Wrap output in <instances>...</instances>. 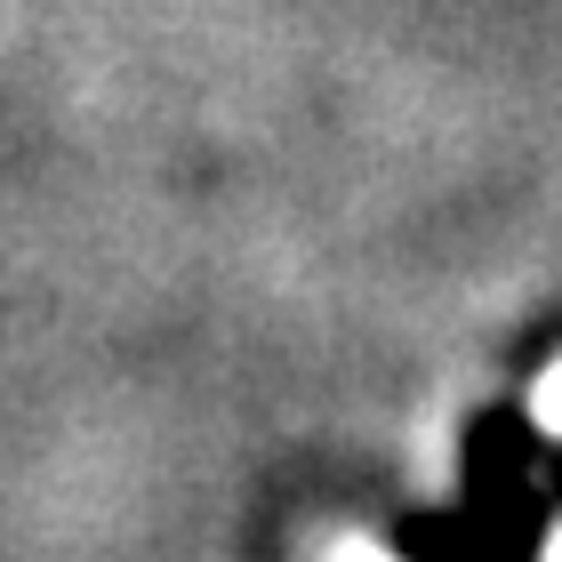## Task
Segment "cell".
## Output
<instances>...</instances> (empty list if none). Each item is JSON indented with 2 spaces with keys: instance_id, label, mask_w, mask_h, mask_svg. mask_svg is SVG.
I'll list each match as a JSON object with an SVG mask.
<instances>
[{
  "instance_id": "6da1fadb",
  "label": "cell",
  "mask_w": 562,
  "mask_h": 562,
  "mask_svg": "<svg viewBox=\"0 0 562 562\" xmlns=\"http://www.w3.org/2000/svg\"><path fill=\"white\" fill-rule=\"evenodd\" d=\"M530 418H539L547 434H562V362L539 378V386H530Z\"/></svg>"
},
{
  "instance_id": "7a4b0ae2",
  "label": "cell",
  "mask_w": 562,
  "mask_h": 562,
  "mask_svg": "<svg viewBox=\"0 0 562 562\" xmlns=\"http://www.w3.org/2000/svg\"><path fill=\"white\" fill-rule=\"evenodd\" d=\"M329 562H394V554H378V547H338Z\"/></svg>"
},
{
  "instance_id": "3957f363",
  "label": "cell",
  "mask_w": 562,
  "mask_h": 562,
  "mask_svg": "<svg viewBox=\"0 0 562 562\" xmlns=\"http://www.w3.org/2000/svg\"><path fill=\"white\" fill-rule=\"evenodd\" d=\"M539 562H562V530H554V539H547V554H539Z\"/></svg>"
}]
</instances>
